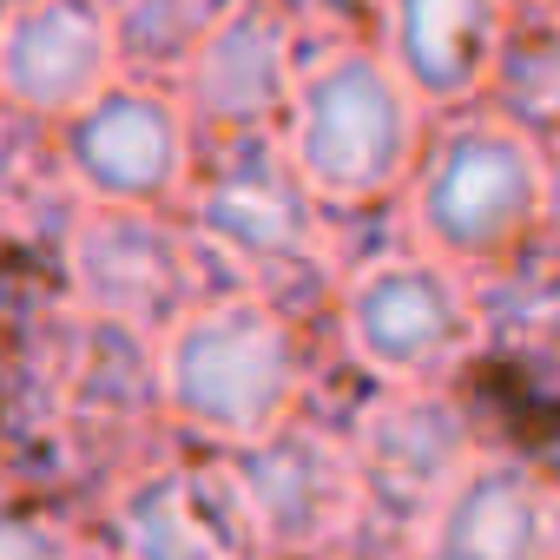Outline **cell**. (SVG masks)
Returning a JSON list of instances; mask_svg holds the SVG:
<instances>
[{"label": "cell", "instance_id": "9c48e42d", "mask_svg": "<svg viewBox=\"0 0 560 560\" xmlns=\"http://www.w3.org/2000/svg\"><path fill=\"white\" fill-rule=\"evenodd\" d=\"M119 27L100 0H14L0 34V80L21 113L73 119L113 86Z\"/></svg>", "mask_w": 560, "mask_h": 560}, {"label": "cell", "instance_id": "ba28073f", "mask_svg": "<svg viewBox=\"0 0 560 560\" xmlns=\"http://www.w3.org/2000/svg\"><path fill=\"white\" fill-rule=\"evenodd\" d=\"M198 231L244 270H298L317 250L311 178L298 159H277L264 139H244L198 185Z\"/></svg>", "mask_w": 560, "mask_h": 560}, {"label": "cell", "instance_id": "52a82bcc", "mask_svg": "<svg viewBox=\"0 0 560 560\" xmlns=\"http://www.w3.org/2000/svg\"><path fill=\"white\" fill-rule=\"evenodd\" d=\"M67 178L93 205H159L185 178V119L172 100L145 86H106L86 113L67 119L60 139Z\"/></svg>", "mask_w": 560, "mask_h": 560}, {"label": "cell", "instance_id": "8992f818", "mask_svg": "<svg viewBox=\"0 0 560 560\" xmlns=\"http://www.w3.org/2000/svg\"><path fill=\"white\" fill-rule=\"evenodd\" d=\"M231 481H237L244 521L270 547H291V553L337 540L370 494L357 448H343L317 429H291V422L270 429L264 442H244L231 462Z\"/></svg>", "mask_w": 560, "mask_h": 560}, {"label": "cell", "instance_id": "ac0fdd59", "mask_svg": "<svg viewBox=\"0 0 560 560\" xmlns=\"http://www.w3.org/2000/svg\"><path fill=\"white\" fill-rule=\"evenodd\" d=\"M547 560H560V501H553V527H547Z\"/></svg>", "mask_w": 560, "mask_h": 560}, {"label": "cell", "instance_id": "9a60e30c", "mask_svg": "<svg viewBox=\"0 0 560 560\" xmlns=\"http://www.w3.org/2000/svg\"><path fill=\"white\" fill-rule=\"evenodd\" d=\"M126 60H191L198 40L218 27L205 0H119L113 8Z\"/></svg>", "mask_w": 560, "mask_h": 560}, {"label": "cell", "instance_id": "4fadbf2b", "mask_svg": "<svg viewBox=\"0 0 560 560\" xmlns=\"http://www.w3.org/2000/svg\"><path fill=\"white\" fill-rule=\"evenodd\" d=\"M501 0H389V60L429 106L468 100L494 73Z\"/></svg>", "mask_w": 560, "mask_h": 560}, {"label": "cell", "instance_id": "7c38bea8", "mask_svg": "<svg viewBox=\"0 0 560 560\" xmlns=\"http://www.w3.org/2000/svg\"><path fill=\"white\" fill-rule=\"evenodd\" d=\"M553 501L514 462H475L422 521V560H547Z\"/></svg>", "mask_w": 560, "mask_h": 560}, {"label": "cell", "instance_id": "8fae6325", "mask_svg": "<svg viewBox=\"0 0 560 560\" xmlns=\"http://www.w3.org/2000/svg\"><path fill=\"white\" fill-rule=\"evenodd\" d=\"M291 34L264 8H231L185 60V106L224 132H257L277 106H291Z\"/></svg>", "mask_w": 560, "mask_h": 560}, {"label": "cell", "instance_id": "5b68a950", "mask_svg": "<svg viewBox=\"0 0 560 560\" xmlns=\"http://www.w3.org/2000/svg\"><path fill=\"white\" fill-rule=\"evenodd\" d=\"M67 277L100 324L172 330L198 311V264L185 237L145 205H100L93 218H80L67 244Z\"/></svg>", "mask_w": 560, "mask_h": 560}, {"label": "cell", "instance_id": "5bb4252c", "mask_svg": "<svg viewBox=\"0 0 560 560\" xmlns=\"http://www.w3.org/2000/svg\"><path fill=\"white\" fill-rule=\"evenodd\" d=\"M126 560H231V527L185 468H152L113 501Z\"/></svg>", "mask_w": 560, "mask_h": 560}, {"label": "cell", "instance_id": "3957f363", "mask_svg": "<svg viewBox=\"0 0 560 560\" xmlns=\"http://www.w3.org/2000/svg\"><path fill=\"white\" fill-rule=\"evenodd\" d=\"M547 218V159L521 126L481 119L448 132L416 185V231L448 264H494Z\"/></svg>", "mask_w": 560, "mask_h": 560}, {"label": "cell", "instance_id": "2e32d148", "mask_svg": "<svg viewBox=\"0 0 560 560\" xmlns=\"http://www.w3.org/2000/svg\"><path fill=\"white\" fill-rule=\"evenodd\" d=\"M0 560H80L73 553V540L60 534V527H47V521H14L8 527V553Z\"/></svg>", "mask_w": 560, "mask_h": 560}, {"label": "cell", "instance_id": "30bf717a", "mask_svg": "<svg viewBox=\"0 0 560 560\" xmlns=\"http://www.w3.org/2000/svg\"><path fill=\"white\" fill-rule=\"evenodd\" d=\"M357 468H363V488L376 508L429 521L435 501L475 468V455H468V429H462L455 402H442L416 383H396V396L363 409Z\"/></svg>", "mask_w": 560, "mask_h": 560}, {"label": "cell", "instance_id": "7a4b0ae2", "mask_svg": "<svg viewBox=\"0 0 560 560\" xmlns=\"http://www.w3.org/2000/svg\"><path fill=\"white\" fill-rule=\"evenodd\" d=\"M422 152V93L389 54L343 47L298 73L291 159L317 198H376Z\"/></svg>", "mask_w": 560, "mask_h": 560}, {"label": "cell", "instance_id": "277c9868", "mask_svg": "<svg viewBox=\"0 0 560 560\" xmlns=\"http://www.w3.org/2000/svg\"><path fill=\"white\" fill-rule=\"evenodd\" d=\"M343 337H350V357L370 376L429 383L435 370H448L468 350L475 311H468V291L455 284L448 264H435V257H383L343 298Z\"/></svg>", "mask_w": 560, "mask_h": 560}, {"label": "cell", "instance_id": "e0dca14e", "mask_svg": "<svg viewBox=\"0 0 560 560\" xmlns=\"http://www.w3.org/2000/svg\"><path fill=\"white\" fill-rule=\"evenodd\" d=\"M547 218H560V159L547 165Z\"/></svg>", "mask_w": 560, "mask_h": 560}, {"label": "cell", "instance_id": "6da1fadb", "mask_svg": "<svg viewBox=\"0 0 560 560\" xmlns=\"http://www.w3.org/2000/svg\"><path fill=\"white\" fill-rule=\"evenodd\" d=\"M159 402L211 442H264L291 422L298 402V343L257 298L198 304L159 343Z\"/></svg>", "mask_w": 560, "mask_h": 560}]
</instances>
